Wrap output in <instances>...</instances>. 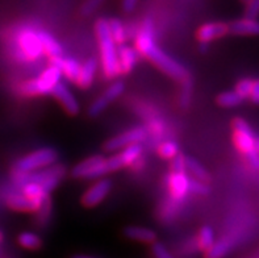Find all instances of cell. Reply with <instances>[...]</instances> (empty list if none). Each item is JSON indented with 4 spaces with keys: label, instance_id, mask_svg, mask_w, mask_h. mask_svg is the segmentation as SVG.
Masks as SVG:
<instances>
[{
    "label": "cell",
    "instance_id": "cell-1",
    "mask_svg": "<svg viewBox=\"0 0 259 258\" xmlns=\"http://www.w3.org/2000/svg\"><path fill=\"white\" fill-rule=\"evenodd\" d=\"M136 50L138 52V54L150 59L157 67H159L171 78L177 79L179 82H183L190 78V74L182 63L175 61L172 57L166 54L161 48L155 45L154 26H153V21L150 19L145 20L138 30V34L136 37Z\"/></svg>",
    "mask_w": 259,
    "mask_h": 258
},
{
    "label": "cell",
    "instance_id": "cell-2",
    "mask_svg": "<svg viewBox=\"0 0 259 258\" xmlns=\"http://www.w3.org/2000/svg\"><path fill=\"white\" fill-rule=\"evenodd\" d=\"M96 36L99 40L100 57H102L103 72L107 79H115L120 76V66H118L117 46L112 40L111 32L108 28V20L100 19L95 25Z\"/></svg>",
    "mask_w": 259,
    "mask_h": 258
},
{
    "label": "cell",
    "instance_id": "cell-3",
    "mask_svg": "<svg viewBox=\"0 0 259 258\" xmlns=\"http://www.w3.org/2000/svg\"><path fill=\"white\" fill-rule=\"evenodd\" d=\"M233 125V140L236 146L241 153L245 154V158L249 165L254 169H259V152L255 149V136L246 120L236 118L232 123Z\"/></svg>",
    "mask_w": 259,
    "mask_h": 258
},
{
    "label": "cell",
    "instance_id": "cell-4",
    "mask_svg": "<svg viewBox=\"0 0 259 258\" xmlns=\"http://www.w3.org/2000/svg\"><path fill=\"white\" fill-rule=\"evenodd\" d=\"M66 174V167L63 165H53V166L45 167L41 171H33L28 174H16L17 182L23 186L26 183H36L44 189L46 194H50L56 189Z\"/></svg>",
    "mask_w": 259,
    "mask_h": 258
},
{
    "label": "cell",
    "instance_id": "cell-5",
    "mask_svg": "<svg viewBox=\"0 0 259 258\" xmlns=\"http://www.w3.org/2000/svg\"><path fill=\"white\" fill-rule=\"evenodd\" d=\"M58 161V153L53 148H44L36 152L26 154L25 157L20 158L13 165V171L15 174H28L37 171L38 169H45V167L53 166Z\"/></svg>",
    "mask_w": 259,
    "mask_h": 258
},
{
    "label": "cell",
    "instance_id": "cell-6",
    "mask_svg": "<svg viewBox=\"0 0 259 258\" xmlns=\"http://www.w3.org/2000/svg\"><path fill=\"white\" fill-rule=\"evenodd\" d=\"M62 72L56 66H49L45 71L36 79H30L21 87V91L26 96H38V95L52 94L53 88L61 82Z\"/></svg>",
    "mask_w": 259,
    "mask_h": 258
},
{
    "label": "cell",
    "instance_id": "cell-7",
    "mask_svg": "<svg viewBox=\"0 0 259 258\" xmlns=\"http://www.w3.org/2000/svg\"><path fill=\"white\" fill-rule=\"evenodd\" d=\"M107 167H105V157L103 156H92L85 158L82 162L75 165L71 170V175L78 179H92V178H100L107 175Z\"/></svg>",
    "mask_w": 259,
    "mask_h": 258
},
{
    "label": "cell",
    "instance_id": "cell-8",
    "mask_svg": "<svg viewBox=\"0 0 259 258\" xmlns=\"http://www.w3.org/2000/svg\"><path fill=\"white\" fill-rule=\"evenodd\" d=\"M142 148L138 144L131 145V146L125 148L117 154L112 156L109 158H105V167H107V173H113V171L121 170L125 166H129L135 162L136 160L141 157Z\"/></svg>",
    "mask_w": 259,
    "mask_h": 258
},
{
    "label": "cell",
    "instance_id": "cell-9",
    "mask_svg": "<svg viewBox=\"0 0 259 258\" xmlns=\"http://www.w3.org/2000/svg\"><path fill=\"white\" fill-rule=\"evenodd\" d=\"M125 90V85L121 81H117V82L112 83L104 92H103L98 99L92 101V104L89 108V115L90 118H96L99 115L104 111L105 108L111 104L112 101L116 100L118 96H121V94Z\"/></svg>",
    "mask_w": 259,
    "mask_h": 258
},
{
    "label": "cell",
    "instance_id": "cell-10",
    "mask_svg": "<svg viewBox=\"0 0 259 258\" xmlns=\"http://www.w3.org/2000/svg\"><path fill=\"white\" fill-rule=\"evenodd\" d=\"M145 136H146V132H145L144 128H132L129 131L107 141L104 144V149L107 152H116L118 149H125V148L131 146V145L138 144L140 141L144 140Z\"/></svg>",
    "mask_w": 259,
    "mask_h": 258
},
{
    "label": "cell",
    "instance_id": "cell-11",
    "mask_svg": "<svg viewBox=\"0 0 259 258\" xmlns=\"http://www.w3.org/2000/svg\"><path fill=\"white\" fill-rule=\"evenodd\" d=\"M111 179H108V178L99 179L98 182L94 183V185L83 194L82 198H80V202H82L83 207H87V208L96 207L108 196V194L111 193Z\"/></svg>",
    "mask_w": 259,
    "mask_h": 258
},
{
    "label": "cell",
    "instance_id": "cell-12",
    "mask_svg": "<svg viewBox=\"0 0 259 258\" xmlns=\"http://www.w3.org/2000/svg\"><path fill=\"white\" fill-rule=\"evenodd\" d=\"M57 100L61 103L62 108L66 112L71 116H75L80 111V107H79V103L76 100V98L72 95V92L70 91V88L62 82H58L54 88H53L52 94Z\"/></svg>",
    "mask_w": 259,
    "mask_h": 258
},
{
    "label": "cell",
    "instance_id": "cell-13",
    "mask_svg": "<svg viewBox=\"0 0 259 258\" xmlns=\"http://www.w3.org/2000/svg\"><path fill=\"white\" fill-rule=\"evenodd\" d=\"M229 33V26L225 23H207L201 25L196 32L200 44H209L217 39L225 37Z\"/></svg>",
    "mask_w": 259,
    "mask_h": 258
},
{
    "label": "cell",
    "instance_id": "cell-14",
    "mask_svg": "<svg viewBox=\"0 0 259 258\" xmlns=\"http://www.w3.org/2000/svg\"><path fill=\"white\" fill-rule=\"evenodd\" d=\"M19 44L24 54L30 59L37 58L44 52L39 43L38 33H34L32 30H24L19 36Z\"/></svg>",
    "mask_w": 259,
    "mask_h": 258
},
{
    "label": "cell",
    "instance_id": "cell-15",
    "mask_svg": "<svg viewBox=\"0 0 259 258\" xmlns=\"http://www.w3.org/2000/svg\"><path fill=\"white\" fill-rule=\"evenodd\" d=\"M117 57H118V66H120V72L121 74H128L132 70L135 69L136 65L138 62V52L136 48L132 46L121 45L117 50Z\"/></svg>",
    "mask_w": 259,
    "mask_h": 258
},
{
    "label": "cell",
    "instance_id": "cell-16",
    "mask_svg": "<svg viewBox=\"0 0 259 258\" xmlns=\"http://www.w3.org/2000/svg\"><path fill=\"white\" fill-rule=\"evenodd\" d=\"M45 203V202H44ZM44 203L26 198L23 194H12L7 198V206L15 211H23V212H34L42 207Z\"/></svg>",
    "mask_w": 259,
    "mask_h": 258
},
{
    "label": "cell",
    "instance_id": "cell-17",
    "mask_svg": "<svg viewBox=\"0 0 259 258\" xmlns=\"http://www.w3.org/2000/svg\"><path fill=\"white\" fill-rule=\"evenodd\" d=\"M228 26H229V33L234 36H259V20L242 17Z\"/></svg>",
    "mask_w": 259,
    "mask_h": 258
},
{
    "label": "cell",
    "instance_id": "cell-18",
    "mask_svg": "<svg viewBox=\"0 0 259 258\" xmlns=\"http://www.w3.org/2000/svg\"><path fill=\"white\" fill-rule=\"evenodd\" d=\"M124 236L131 240H135L144 244H155L157 242V233L150 228L138 226H129L124 229Z\"/></svg>",
    "mask_w": 259,
    "mask_h": 258
},
{
    "label": "cell",
    "instance_id": "cell-19",
    "mask_svg": "<svg viewBox=\"0 0 259 258\" xmlns=\"http://www.w3.org/2000/svg\"><path fill=\"white\" fill-rule=\"evenodd\" d=\"M188 186H190V178L186 175V173H172L171 171L170 191L174 199H183L184 196L190 193Z\"/></svg>",
    "mask_w": 259,
    "mask_h": 258
},
{
    "label": "cell",
    "instance_id": "cell-20",
    "mask_svg": "<svg viewBox=\"0 0 259 258\" xmlns=\"http://www.w3.org/2000/svg\"><path fill=\"white\" fill-rule=\"evenodd\" d=\"M38 39L39 43H41V46H42V50L50 57V59L62 58V46H61V44L50 33L45 32V30H41V32H38Z\"/></svg>",
    "mask_w": 259,
    "mask_h": 258
},
{
    "label": "cell",
    "instance_id": "cell-21",
    "mask_svg": "<svg viewBox=\"0 0 259 258\" xmlns=\"http://www.w3.org/2000/svg\"><path fill=\"white\" fill-rule=\"evenodd\" d=\"M96 70H98L96 58L87 59L84 65L80 66V72H79V77L76 79V85L83 88V90L91 87L92 83H94V79H95Z\"/></svg>",
    "mask_w": 259,
    "mask_h": 258
},
{
    "label": "cell",
    "instance_id": "cell-22",
    "mask_svg": "<svg viewBox=\"0 0 259 258\" xmlns=\"http://www.w3.org/2000/svg\"><path fill=\"white\" fill-rule=\"evenodd\" d=\"M184 165H186V170L191 174V176L194 179L199 180L201 183H209L210 180V174L200 162H197L195 158L192 157H186L184 156Z\"/></svg>",
    "mask_w": 259,
    "mask_h": 258
},
{
    "label": "cell",
    "instance_id": "cell-23",
    "mask_svg": "<svg viewBox=\"0 0 259 258\" xmlns=\"http://www.w3.org/2000/svg\"><path fill=\"white\" fill-rule=\"evenodd\" d=\"M233 248V241L230 237H225L219 241H214V244L205 252V258H224L230 249Z\"/></svg>",
    "mask_w": 259,
    "mask_h": 258
},
{
    "label": "cell",
    "instance_id": "cell-24",
    "mask_svg": "<svg viewBox=\"0 0 259 258\" xmlns=\"http://www.w3.org/2000/svg\"><path fill=\"white\" fill-rule=\"evenodd\" d=\"M108 28L109 32H111L112 40L115 41L116 46L124 45L125 40H126V30H125L121 21L117 19L108 20Z\"/></svg>",
    "mask_w": 259,
    "mask_h": 258
},
{
    "label": "cell",
    "instance_id": "cell-25",
    "mask_svg": "<svg viewBox=\"0 0 259 258\" xmlns=\"http://www.w3.org/2000/svg\"><path fill=\"white\" fill-rule=\"evenodd\" d=\"M20 246L28 249V250H37L42 246V240L38 235L33 232H23L17 237Z\"/></svg>",
    "mask_w": 259,
    "mask_h": 258
},
{
    "label": "cell",
    "instance_id": "cell-26",
    "mask_svg": "<svg viewBox=\"0 0 259 258\" xmlns=\"http://www.w3.org/2000/svg\"><path fill=\"white\" fill-rule=\"evenodd\" d=\"M214 232L213 229L210 228L209 226L201 227V229L197 233V246L203 250L207 252L208 249L214 244Z\"/></svg>",
    "mask_w": 259,
    "mask_h": 258
},
{
    "label": "cell",
    "instance_id": "cell-27",
    "mask_svg": "<svg viewBox=\"0 0 259 258\" xmlns=\"http://www.w3.org/2000/svg\"><path fill=\"white\" fill-rule=\"evenodd\" d=\"M61 72L67 77L69 81L76 82V79L80 72V65L76 59L74 58H63L62 65H61Z\"/></svg>",
    "mask_w": 259,
    "mask_h": 258
},
{
    "label": "cell",
    "instance_id": "cell-28",
    "mask_svg": "<svg viewBox=\"0 0 259 258\" xmlns=\"http://www.w3.org/2000/svg\"><path fill=\"white\" fill-rule=\"evenodd\" d=\"M243 99L236 91H224L217 96V104L223 108H233L240 105Z\"/></svg>",
    "mask_w": 259,
    "mask_h": 258
},
{
    "label": "cell",
    "instance_id": "cell-29",
    "mask_svg": "<svg viewBox=\"0 0 259 258\" xmlns=\"http://www.w3.org/2000/svg\"><path fill=\"white\" fill-rule=\"evenodd\" d=\"M158 153L164 160H172V158L177 157L178 154H179V146L174 141H166V142L161 144V146L158 148Z\"/></svg>",
    "mask_w": 259,
    "mask_h": 258
},
{
    "label": "cell",
    "instance_id": "cell-30",
    "mask_svg": "<svg viewBox=\"0 0 259 258\" xmlns=\"http://www.w3.org/2000/svg\"><path fill=\"white\" fill-rule=\"evenodd\" d=\"M191 92H192V81L191 77L186 81L182 82V90H181V98H179V103L183 108H187L191 100Z\"/></svg>",
    "mask_w": 259,
    "mask_h": 258
},
{
    "label": "cell",
    "instance_id": "cell-31",
    "mask_svg": "<svg viewBox=\"0 0 259 258\" xmlns=\"http://www.w3.org/2000/svg\"><path fill=\"white\" fill-rule=\"evenodd\" d=\"M253 81L254 79L250 78L241 79V81H238V83L236 85V90H234V91L240 95L242 99H249L250 91H251V87H253Z\"/></svg>",
    "mask_w": 259,
    "mask_h": 258
},
{
    "label": "cell",
    "instance_id": "cell-32",
    "mask_svg": "<svg viewBox=\"0 0 259 258\" xmlns=\"http://www.w3.org/2000/svg\"><path fill=\"white\" fill-rule=\"evenodd\" d=\"M103 3H104V0H85L80 7V15L82 16H91Z\"/></svg>",
    "mask_w": 259,
    "mask_h": 258
},
{
    "label": "cell",
    "instance_id": "cell-33",
    "mask_svg": "<svg viewBox=\"0 0 259 258\" xmlns=\"http://www.w3.org/2000/svg\"><path fill=\"white\" fill-rule=\"evenodd\" d=\"M245 17L246 19L258 20L259 17V0H247L245 2Z\"/></svg>",
    "mask_w": 259,
    "mask_h": 258
},
{
    "label": "cell",
    "instance_id": "cell-34",
    "mask_svg": "<svg viewBox=\"0 0 259 258\" xmlns=\"http://www.w3.org/2000/svg\"><path fill=\"white\" fill-rule=\"evenodd\" d=\"M188 190L191 193L197 194V195H208L209 194V186L207 183H201L199 180L191 178L190 179V186H188Z\"/></svg>",
    "mask_w": 259,
    "mask_h": 258
},
{
    "label": "cell",
    "instance_id": "cell-35",
    "mask_svg": "<svg viewBox=\"0 0 259 258\" xmlns=\"http://www.w3.org/2000/svg\"><path fill=\"white\" fill-rule=\"evenodd\" d=\"M153 254H154L155 258H174L172 254L168 252V249L162 244V242H155L153 244Z\"/></svg>",
    "mask_w": 259,
    "mask_h": 258
},
{
    "label": "cell",
    "instance_id": "cell-36",
    "mask_svg": "<svg viewBox=\"0 0 259 258\" xmlns=\"http://www.w3.org/2000/svg\"><path fill=\"white\" fill-rule=\"evenodd\" d=\"M171 171L172 173H186V165H184V156L178 154L177 157L171 160Z\"/></svg>",
    "mask_w": 259,
    "mask_h": 258
},
{
    "label": "cell",
    "instance_id": "cell-37",
    "mask_svg": "<svg viewBox=\"0 0 259 258\" xmlns=\"http://www.w3.org/2000/svg\"><path fill=\"white\" fill-rule=\"evenodd\" d=\"M249 99L255 104H259V79H254L253 81V87L250 91Z\"/></svg>",
    "mask_w": 259,
    "mask_h": 258
},
{
    "label": "cell",
    "instance_id": "cell-38",
    "mask_svg": "<svg viewBox=\"0 0 259 258\" xmlns=\"http://www.w3.org/2000/svg\"><path fill=\"white\" fill-rule=\"evenodd\" d=\"M138 0H122V8H124L126 12H131V11L135 10V7L137 6Z\"/></svg>",
    "mask_w": 259,
    "mask_h": 258
},
{
    "label": "cell",
    "instance_id": "cell-39",
    "mask_svg": "<svg viewBox=\"0 0 259 258\" xmlns=\"http://www.w3.org/2000/svg\"><path fill=\"white\" fill-rule=\"evenodd\" d=\"M71 258H95V257H91V255H85V254H75V255H72Z\"/></svg>",
    "mask_w": 259,
    "mask_h": 258
},
{
    "label": "cell",
    "instance_id": "cell-40",
    "mask_svg": "<svg viewBox=\"0 0 259 258\" xmlns=\"http://www.w3.org/2000/svg\"><path fill=\"white\" fill-rule=\"evenodd\" d=\"M208 49V44H200V50L203 53H205V50Z\"/></svg>",
    "mask_w": 259,
    "mask_h": 258
},
{
    "label": "cell",
    "instance_id": "cell-41",
    "mask_svg": "<svg viewBox=\"0 0 259 258\" xmlns=\"http://www.w3.org/2000/svg\"><path fill=\"white\" fill-rule=\"evenodd\" d=\"M255 149L259 152V138H255Z\"/></svg>",
    "mask_w": 259,
    "mask_h": 258
},
{
    "label": "cell",
    "instance_id": "cell-42",
    "mask_svg": "<svg viewBox=\"0 0 259 258\" xmlns=\"http://www.w3.org/2000/svg\"><path fill=\"white\" fill-rule=\"evenodd\" d=\"M3 239H4V235H3V232L0 231V242L3 241Z\"/></svg>",
    "mask_w": 259,
    "mask_h": 258
},
{
    "label": "cell",
    "instance_id": "cell-43",
    "mask_svg": "<svg viewBox=\"0 0 259 258\" xmlns=\"http://www.w3.org/2000/svg\"><path fill=\"white\" fill-rule=\"evenodd\" d=\"M242 2H247V0H242Z\"/></svg>",
    "mask_w": 259,
    "mask_h": 258
}]
</instances>
